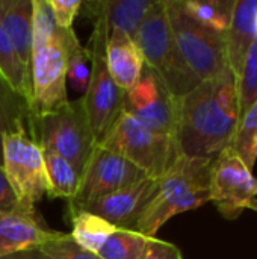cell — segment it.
<instances>
[{
    "mask_svg": "<svg viewBox=\"0 0 257 259\" xmlns=\"http://www.w3.org/2000/svg\"><path fill=\"white\" fill-rule=\"evenodd\" d=\"M239 118L238 83L230 71L200 82L179 99L177 153L215 161L230 146Z\"/></svg>",
    "mask_w": 257,
    "mask_h": 259,
    "instance_id": "6da1fadb",
    "label": "cell"
},
{
    "mask_svg": "<svg viewBox=\"0 0 257 259\" xmlns=\"http://www.w3.org/2000/svg\"><path fill=\"white\" fill-rule=\"evenodd\" d=\"M32 112L35 117L55 111L70 99L67 94V70L74 29L56 26L47 0H32Z\"/></svg>",
    "mask_w": 257,
    "mask_h": 259,
    "instance_id": "7a4b0ae2",
    "label": "cell"
},
{
    "mask_svg": "<svg viewBox=\"0 0 257 259\" xmlns=\"http://www.w3.org/2000/svg\"><path fill=\"white\" fill-rule=\"evenodd\" d=\"M212 164L214 161L179 155L159 178L156 194L138 220L135 231L147 238H155L170 219L211 202Z\"/></svg>",
    "mask_w": 257,
    "mask_h": 259,
    "instance_id": "3957f363",
    "label": "cell"
},
{
    "mask_svg": "<svg viewBox=\"0 0 257 259\" xmlns=\"http://www.w3.org/2000/svg\"><path fill=\"white\" fill-rule=\"evenodd\" d=\"M133 39L144 58V65L159 76L174 97L186 96L200 83L185 64L173 38L165 0L155 2Z\"/></svg>",
    "mask_w": 257,
    "mask_h": 259,
    "instance_id": "277c9868",
    "label": "cell"
},
{
    "mask_svg": "<svg viewBox=\"0 0 257 259\" xmlns=\"http://www.w3.org/2000/svg\"><path fill=\"white\" fill-rule=\"evenodd\" d=\"M33 140L41 149H48L65 158L82 176L95 147L83 99L68 100L61 108L35 117Z\"/></svg>",
    "mask_w": 257,
    "mask_h": 259,
    "instance_id": "5b68a950",
    "label": "cell"
},
{
    "mask_svg": "<svg viewBox=\"0 0 257 259\" xmlns=\"http://www.w3.org/2000/svg\"><path fill=\"white\" fill-rule=\"evenodd\" d=\"M98 144L123 156L153 179H159L179 156L174 140L151 131L126 111Z\"/></svg>",
    "mask_w": 257,
    "mask_h": 259,
    "instance_id": "8992f818",
    "label": "cell"
},
{
    "mask_svg": "<svg viewBox=\"0 0 257 259\" xmlns=\"http://www.w3.org/2000/svg\"><path fill=\"white\" fill-rule=\"evenodd\" d=\"M165 3L173 38L194 76L203 82L230 71L224 33L208 29L191 18L180 0H165Z\"/></svg>",
    "mask_w": 257,
    "mask_h": 259,
    "instance_id": "52a82bcc",
    "label": "cell"
},
{
    "mask_svg": "<svg viewBox=\"0 0 257 259\" xmlns=\"http://www.w3.org/2000/svg\"><path fill=\"white\" fill-rule=\"evenodd\" d=\"M2 167L17 206L35 212V205L48 194V181L39 144L27 134H8L3 138Z\"/></svg>",
    "mask_w": 257,
    "mask_h": 259,
    "instance_id": "ba28073f",
    "label": "cell"
},
{
    "mask_svg": "<svg viewBox=\"0 0 257 259\" xmlns=\"http://www.w3.org/2000/svg\"><path fill=\"white\" fill-rule=\"evenodd\" d=\"M144 178L148 176L136 165L100 144H95L80 176L79 193L76 199L68 203V209L88 211L94 202L127 188Z\"/></svg>",
    "mask_w": 257,
    "mask_h": 259,
    "instance_id": "9c48e42d",
    "label": "cell"
},
{
    "mask_svg": "<svg viewBox=\"0 0 257 259\" xmlns=\"http://www.w3.org/2000/svg\"><path fill=\"white\" fill-rule=\"evenodd\" d=\"M257 179L238 153L227 146L211 168V202L229 220L238 219L244 209L257 212Z\"/></svg>",
    "mask_w": 257,
    "mask_h": 259,
    "instance_id": "30bf717a",
    "label": "cell"
},
{
    "mask_svg": "<svg viewBox=\"0 0 257 259\" xmlns=\"http://www.w3.org/2000/svg\"><path fill=\"white\" fill-rule=\"evenodd\" d=\"M123 111L151 131L176 141L179 99L174 97L159 76L145 65L135 87L124 93Z\"/></svg>",
    "mask_w": 257,
    "mask_h": 259,
    "instance_id": "8fae6325",
    "label": "cell"
},
{
    "mask_svg": "<svg viewBox=\"0 0 257 259\" xmlns=\"http://www.w3.org/2000/svg\"><path fill=\"white\" fill-rule=\"evenodd\" d=\"M86 49V47H85ZM91 61V79L86 93L82 96L89 126L98 144L124 108V91L112 80L103 49H86Z\"/></svg>",
    "mask_w": 257,
    "mask_h": 259,
    "instance_id": "7c38bea8",
    "label": "cell"
},
{
    "mask_svg": "<svg viewBox=\"0 0 257 259\" xmlns=\"http://www.w3.org/2000/svg\"><path fill=\"white\" fill-rule=\"evenodd\" d=\"M156 0H88L82 3L86 18L92 23L91 39L86 49L106 47L114 32L135 36L141 21L150 12Z\"/></svg>",
    "mask_w": 257,
    "mask_h": 259,
    "instance_id": "4fadbf2b",
    "label": "cell"
},
{
    "mask_svg": "<svg viewBox=\"0 0 257 259\" xmlns=\"http://www.w3.org/2000/svg\"><path fill=\"white\" fill-rule=\"evenodd\" d=\"M159 179L144 178L142 181L112 193L94 202L88 211L100 215L115 228L133 229L144 214L145 208L156 194Z\"/></svg>",
    "mask_w": 257,
    "mask_h": 259,
    "instance_id": "5bb4252c",
    "label": "cell"
},
{
    "mask_svg": "<svg viewBox=\"0 0 257 259\" xmlns=\"http://www.w3.org/2000/svg\"><path fill=\"white\" fill-rule=\"evenodd\" d=\"M64 232L47 229L36 219V211L15 208L0 211V258L32 247H41L61 238Z\"/></svg>",
    "mask_w": 257,
    "mask_h": 259,
    "instance_id": "9a60e30c",
    "label": "cell"
},
{
    "mask_svg": "<svg viewBox=\"0 0 257 259\" xmlns=\"http://www.w3.org/2000/svg\"><path fill=\"white\" fill-rule=\"evenodd\" d=\"M257 0H236L232 23L224 33L227 65L236 83L241 79L247 55L256 41Z\"/></svg>",
    "mask_w": 257,
    "mask_h": 259,
    "instance_id": "2e32d148",
    "label": "cell"
},
{
    "mask_svg": "<svg viewBox=\"0 0 257 259\" xmlns=\"http://www.w3.org/2000/svg\"><path fill=\"white\" fill-rule=\"evenodd\" d=\"M105 61L112 80L124 93L135 87L144 70V58L135 39L121 32L109 35L105 47Z\"/></svg>",
    "mask_w": 257,
    "mask_h": 259,
    "instance_id": "e0dca14e",
    "label": "cell"
},
{
    "mask_svg": "<svg viewBox=\"0 0 257 259\" xmlns=\"http://www.w3.org/2000/svg\"><path fill=\"white\" fill-rule=\"evenodd\" d=\"M32 0H0V23L27 70L32 61Z\"/></svg>",
    "mask_w": 257,
    "mask_h": 259,
    "instance_id": "ac0fdd59",
    "label": "cell"
},
{
    "mask_svg": "<svg viewBox=\"0 0 257 259\" xmlns=\"http://www.w3.org/2000/svg\"><path fill=\"white\" fill-rule=\"evenodd\" d=\"M33 124L35 115L30 100L18 94L0 76V165L3 161V138L8 134L23 132L33 140Z\"/></svg>",
    "mask_w": 257,
    "mask_h": 259,
    "instance_id": "d6986e66",
    "label": "cell"
},
{
    "mask_svg": "<svg viewBox=\"0 0 257 259\" xmlns=\"http://www.w3.org/2000/svg\"><path fill=\"white\" fill-rule=\"evenodd\" d=\"M70 235L74 243H77L82 249L91 253H98L101 246L117 229L114 225H111L100 215L85 209L70 211Z\"/></svg>",
    "mask_w": 257,
    "mask_h": 259,
    "instance_id": "ffe728a7",
    "label": "cell"
},
{
    "mask_svg": "<svg viewBox=\"0 0 257 259\" xmlns=\"http://www.w3.org/2000/svg\"><path fill=\"white\" fill-rule=\"evenodd\" d=\"M45 173L48 181V197L73 202L80 188V176L74 167L53 150L42 149Z\"/></svg>",
    "mask_w": 257,
    "mask_h": 259,
    "instance_id": "44dd1931",
    "label": "cell"
},
{
    "mask_svg": "<svg viewBox=\"0 0 257 259\" xmlns=\"http://www.w3.org/2000/svg\"><path fill=\"white\" fill-rule=\"evenodd\" d=\"M185 12L201 26L220 33L230 27L236 0H180Z\"/></svg>",
    "mask_w": 257,
    "mask_h": 259,
    "instance_id": "7402d4cb",
    "label": "cell"
},
{
    "mask_svg": "<svg viewBox=\"0 0 257 259\" xmlns=\"http://www.w3.org/2000/svg\"><path fill=\"white\" fill-rule=\"evenodd\" d=\"M0 76L23 97L32 100V74L17 55L0 23Z\"/></svg>",
    "mask_w": 257,
    "mask_h": 259,
    "instance_id": "603a6c76",
    "label": "cell"
},
{
    "mask_svg": "<svg viewBox=\"0 0 257 259\" xmlns=\"http://www.w3.org/2000/svg\"><path fill=\"white\" fill-rule=\"evenodd\" d=\"M230 147L238 153L242 162L253 170L257 161V99L241 115Z\"/></svg>",
    "mask_w": 257,
    "mask_h": 259,
    "instance_id": "cb8c5ba5",
    "label": "cell"
},
{
    "mask_svg": "<svg viewBox=\"0 0 257 259\" xmlns=\"http://www.w3.org/2000/svg\"><path fill=\"white\" fill-rule=\"evenodd\" d=\"M147 240L145 235L133 229L117 228L97 255L101 259H139Z\"/></svg>",
    "mask_w": 257,
    "mask_h": 259,
    "instance_id": "d4e9b609",
    "label": "cell"
},
{
    "mask_svg": "<svg viewBox=\"0 0 257 259\" xmlns=\"http://www.w3.org/2000/svg\"><path fill=\"white\" fill-rule=\"evenodd\" d=\"M91 61L89 53L85 46L80 44L79 38L74 36L70 46V58H68V70L67 80L73 87V90L79 94H85L91 79Z\"/></svg>",
    "mask_w": 257,
    "mask_h": 259,
    "instance_id": "484cf974",
    "label": "cell"
},
{
    "mask_svg": "<svg viewBox=\"0 0 257 259\" xmlns=\"http://www.w3.org/2000/svg\"><path fill=\"white\" fill-rule=\"evenodd\" d=\"M238 94H239V109L242 115L257 99V36L247 55L244 70L238 82Z\"/></svg>",
    "mask_w": 257,
    "mask_h": 259,
    "instance_id": "4316f807",
    "label": "cell"
},
{
    "mask_svg": "<svg viewBox=\"0 0 257 259\" xmlns=\"http://www.w3.org/2000/svg\"><path fill=\"white\" fill-rule=\"evenodd\" d=\"M47 256L52 259H101L97 253H91L82 249L70 234H64L55 241H48L39 247Z\"/></svg>",
    "mask_w": 257,
    "mask_h": 259,
    "instance_id": "83f0119b",
    "label": "cell"
},
{
    "mask_svg": "<svg viewBox=\"0 0 257 259\" xmlns=\"http://www.w3.org/2000/svg\"><path fill=\"white\" fill-rule=\"evenodd\" d=\"M56 26L62 30H71L74 18L82 9V0H47Z\"/></svg>",
    "mask_w": 257,
    "mask_h": 259,
    "instance_id": "f1b7e54d",
    "label": "cell"
},
{
    "mask_svg": "<svg viewBox=\"0 0 257 259\" xmlns=\"http://www.w3.org/2000/svg\"><path fill=\"white\" fill-rule=\"evenodd\" d=\"M139 259H183V256L177 246L155 237L147 240Z\"/></svg>",
    "mask_w": 257,
    "mask_h": 259,
    "instance_id": "f546056e",
    "label": "cell"
},
{
    "mask_svg": "<svg viewBox=\"0 0 257 259\" xmlns=\"http://www.w3.org/2000/svg\"><path fill=\"white\" fill-rule=\"evenodd\" d=\"M15 208H18L15 196H14V193L8 184L3 167L0 165V211H11Z\"/></svg>",
    "mask_w": 257,
    "mask_h": 259,
    "instance_id": "4dcf8cb0",
    "label": "cell"
},
{
    "mask_svg": "<svg viewBox=\"0 0 257 259\" xmlns=\"http://www.w3.org/2000/svg\"><path fill=\"white\" fill-rule=\"evenodd\" d=\"M0 259H52L47 256L39 247H32V249H26L21 252H15L6 256H2Z\"/></svg>",
    "mask_w": 257,
    "mask_h": 259,
    "instance_id": "1f68e13d",
    "label": "cell"
},
{
    "mask_svg": "<svg viewBox=\"0 0 257 259\" xmlns=\"http://www.w3.org/2000/svg\"><path fill=\"white\" fill-rule=\"evenodd\" d=\"M256 36H257V14H256Z\"/></svg>",
    "mask_w": 257,
    "mask_h": 259,
    "instance_id": "d6a6232c",
    "label": "cell"
},
{
    "mask_svg": "<svg viewBox=\"0 0 257 259\" xmlns=\"http://www.w3.org/2000/svg\"><path fill=\"white\" fill-rule=\"evenodd\" d=\"M256 197H257V185H256Z\"/></svg>",
    "mask_w": 257,
    "mask_h": 259,
    "instance_id": "836d02e7",
    "label": "cell"
}]
</instances>
